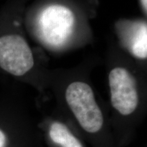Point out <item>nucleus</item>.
<instances>
[{
	"label": "nucleus",
	"mask_w": 147,
	"mask_h": 147,
	"mask_svg": "<svg viewBox=\"0 0 147 147\" xmlns=\"http://www.w3.org/2000/svg\"><path fill=\"white\" fill-rule=\"evenodd\" d=\"M65 99L78 123L84 131L91 134L100 131L104 123V118L89 85L82 82H72L66 89Z\"/></svg>",
	"instance_id": "obj_1"
},
{
	"label": "nucleus",
	"mask_w": 147,
	"mask_h": 147,
	"mask_svg": "<svg viewBox=\"0 0 147 147\" xmlns=\"http://www.w3.org/2000/svg\"><path fill=\"white\" fill-rule=\"evenodd\" d=\"M34 65L32 51L23 36L17 32L0 35V67L14 76H23Z\"/></svg>",
	"instance_id": "obj_2"
},
{
	"label": "nucleus",
	"mask_w": 147,
	"mask_h": 147,
	"mask_svg": "<svg viewBox=\"0 0 147 147\" xmlns=\"http://www.w3.org/2000/svg\"><path fill=\"white\" fill-rule=\"evenodd\" d=\"M74 15L64 5H51L42 10L39 17V27L42 38L54 47L62 46L72 34Z\"/></svg>",
	"instance_id": "obj_3"
},
{
	"label": "nucleus",
	"mask_w": 147,
	"mask_h": 147,
	"mask_svg": "<svg viewBox=\"0 0 147 147\" xmlns=\"http://www.w3.org/2000/svg\"><path fill=\"white\" fill-rule=\"evenodd\" d=\"M109 85L113 107L122 115L133 113L139 98L135 79L129 71L123 67L113 69L109 74Z\"/></svg>",
	"instance_id": "obj_4"
},
{
	"label": "nucleus",
	"mask_w": 147,
	"mask_h": 147,
	"mask_svg": "<svg viewBox=\"0 0 147 147\" xmlns=\"http://www.w3.org/2000/svg\"><path fill=\"white\" fill-rule=\"evenodd\" d=\"M123 43L134 56L140 59L147 57V26L145 22H123L121 25Z\"/></svg>",
	"instance_id": "obj_5"
},
{
	"label": "nucleus",
	"mask_w": 147,
	"mask_h": 147,
	"mask_svg": "<svg viewBox=\"0 0 147 147\" xmlns=\"http://www.w3.org/2000/svg\"><path fill=\"white\" fill-rule=\"evenodd\" d=\"M49 136L53 142L61 147H83L80 140L67 127L57 121L51 124Z\"/></svg>",
	"instance_id": "obj_6"
},
{
	"label": "nucleus",
	"mask_w": 147,
	"mask_h": 147,
	"mask_svg": "<svg viewBox=\"0 0 147 147\" xmlns=\"http://www.w3.org/2000/svg\"><path fill=\"white\" fill-rule=\"evenodd\" d=\"M7 142V138L4 132L0 129V147H5Z\"/></svg>",
	"instance_id": "obj_7"
},
{
	"label": "nucleus",
	"mask_w": 147,
	"mask_h": 147,
	"mask_svg": "<svg viewBox=\"0 0 147 147\" xmlns=\"http://www.w3.org/2000/svg\"><path fill=\"white\" fill-rule=\"evenodd\" d=\"M141 5H142L143 9L145 11V13L147 12V0H140Z\"/></svg>",
	"instance_id": "obj_8"
}]
</instances>
